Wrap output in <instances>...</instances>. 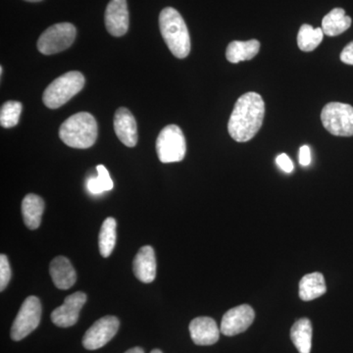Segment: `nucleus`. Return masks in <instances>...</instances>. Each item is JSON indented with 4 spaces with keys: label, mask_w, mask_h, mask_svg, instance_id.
<instances>
[{
    "label": "nucleus",
    "mask_w": 353,
    "mask_h": 353,
    "mask_svg": "<svg viewBox=\"0 0 353 353\" xmlns=\"http://www.w3.org/2000/svg\"><path fill=\"white\" fill-rule=\"evenodd\" d=\"M265 103L261 95L246 92L234 104L228 123V132L234 141L246 143L256 136L263 124Z\"/></svg>",
    "instance_id": "nucleus-1"
},
{
    "label": "nucleus",
    "mask_w": 353,
    "mask_h": 353,
    "mask_svg": "<svg viewBox=\"0 0 353 353\" xmlns=\"http://www.w3.org/2000/svg\"><path fill=\"white\" fill-rule=\"evenodd\" d=\"M159 27L172 54L180 59L187 57L190 52V37L182 15L176 9L166 7L160 13Z\"/></svg>",
    "instance_id": "nucleus-2"
},
{
    "label": "nucleus",
    "mask_w": 353,
    "mask_h": 353,
    "mask_svg": "<svg viewBox=\"0 0 353 353\" xmlns=\"http://www.w3.org/2000/svg\"><path fill=\"white\" fill-rule=\"evenodd\" d=\"M99 134L97 120L92 114L77 113L65 121L59 130V137L65 145L85 150L94 145Z\"/></svg>",
    "instance_id": "nucleus-3"
},
{
    "label": "nucleus",
    "mask_w": 353,
    "mask_h": 353,
    "mask_svg": "<svg viewBox=\"0 0 353 353\" xmlns=\"http://www.w3.org/2000/svg\"><path fill=\"white\" fill-rule=\"evenodd\" d=\"M85 77L77 71L68 72L58 77L46 88L43 95V103L46 108L57 109L61 108L83 90Z\"/></svg>",
    "instance_id": "nucleus-4"
},
{
    "label": "nucleus",
    "mask_w": 353,
    "mask_h": 353,
    "mask_svg": "<svg viewBox=\"0 0 353 353\" xmlns=\"http://www.w3.org/2000/svg\"><path fill=\"white\" fill-rule=\"evenodd\" d=\"M157 152L162 163L182 161L187 152V143L180 127L168 125L160 132L157 139Z\"/></svg>",
    "instance_id": "nucleus-5"
},
{
    "label": "nucleus",
    "mask_w": 353,
    "mask_h": 353,
    "mask_svg": "<svg viewBox=\"0 0 353 353\" xmlns=\"http://www.w3.org/2000/svg\"><path fill=\"white\" fill-rule=\"evenodd\" d=\"M325 129L338 137L353 136V108L341 102H330L321 112Z\"/></svg>",
    "instance_id": "nucleus-6"
},
{
    "label": "nucleus",
    "mask_w": 353,
    "mask_h": 353,
    "mask_svg": "<svg viewBox=\"0 0 353 353\" xmlns=\"http://www.w3.org/2000/svg\"><path fill=\"white\" fill-rule=\"evenodd\" d=\"M76 34L75 26L71 23H59L51 26L39 37L38 50L44 55L61 52L73 44Z\"/></svg>",
    "instance_id": "nucleus-7"
},
{
    "label": "nucleus",
    "mask_w": 353,
    "mask_h": 353,
    "mask_svg": "<svg viewBox=\"0 0 353 353\" xmlns=\"http://www.w3.org/2000/svg\"><path fill=\"white\" fill-rule=\"evenodd\" d=\"M41 311L43 309L38 297H27L14 320L11 328V339L15 341H22L38 328L41 323Z\"/></svg>",
    "instance_id": "nucleus-8"
},
{
    "label": "nucleus",
    "mask_w": 353,
    "mask_h": 353,
    "mask_svg": "<svg viewBox=\"0 0 353 353\" xmlns=\"http://www.w3.org/2000/svg\"><path fill=\"white\" fill-rule=\"evenodd\" d=\"M119 326V320L115 316L101 318L85 332L83 338V347L88 350L103 347L117 334Z\"/></svg>",
    "instance_id": "nucleus-9"
},
{
    "label": "nucleus",
    "mask_w": 353,
    "mask_h": 353,
    "mask_svg": "<svg viewBox=\"0 0 353 353\" xmlns=\"http://www.w3.org/2000/svg\"><path fill=\"white\" fill-rule=\"evenodd\" d=\"M254 317V310L248 304L230 309L223 316L220 327L221 333L227 336L243 333L252 326Z\"/></svg>",
    "instance_id": "nucleus-10"
},
{
    "label": "nucleus",
    "mask_w": 353,
    "mask_h": 353,
    "mask_svg": "<svg viewBox=\"0 0 353 353\" xmlns=\"http://www.w3.org/2000/svg\"><path fill=\"white\" fill-rule=\"evenodd\" d=\"M87 303V296L82 292H77L65 299L61 306L51 313V321L60 328L74 326L79 320L81 310Z\"/></svg>",
    "instance_id": "nucleus-11"
},
{
    "label": "nucleus",
    "mask_w": 353,
    "mask_h": 353,
    "mask_svg": "<svg viewBox=\"0 0 353 353\" xmlns=\"http://www.w3.org/2000/svg\"><path fill=\"white\" fill-rule=\"evenodd\" d=\"M105 27L109 34L122 37L129 29L127 0H111L105 11Z\"/></svg>",
    "instance_id": "nucleus-12"
},
{
    "label": "nucleus",
    "mask_w": 353,
    "mask_h": 353,
    "mask_svg": "<svg viewBox=\"0 0 353 353\" xmlns=\"http://www.w3.org/2000/svg\"><path fill=\"white\" fill-rule=\"evenodd\" d=\"M114 130L118 139L128 148H134L138 143V127L129 109L121 108L116 111Z\"/></svg>",
    "instance_id": "nucleus-13"
},
{
    "label": "nucleus",
    "mask_w": 353,
    "mask_h": 353,
    "mask_svg": "<svg viewBox=\"0 0 353 353\" xmlns=\"http://www.w3.org/2000/svg\"><path fill=\"white\" fill-rule=\"evenodd\" d=\"M190 334L197 345H212L219 341L220 329L210 317H197L190 324Z\"/></svg>",
    "instance_id": "nucleus-14"
},
{
    "label": "nucleus",
    "mask_w": 353,
    "mask_h": 353,
    "mask_svg": "<svg viewBox=\"0 0 353 353\" xmlns=\"http://www.w3.org/2000/svg\"><path fill=\"white\" fill-rule=\"evenodd\" d=\"M134 276L141 283L150 284L157 277V259L154 250L150 245L143 246L132 262Z\"/></svg>",
    "instance_id": "nucleus-15"
},
{
    "label": "nucleus",
    "mask_w": 353,
    "mask_h": 353,
    "mask_svg": "<svg viewBox=\"0 0 353 353\" xmlns=\"http://www.w3.org/2000/svg\"><path fill=\"white\" fill-rule=\"evenodd\" d=\"M50 273L55 287L59 290H69L75 285L77 276L73 265L68 259L57 256L51 261Z\"/></svg>",
    "instance_id": "nucleus-16"
},
{
    "label": "nucleus",
    "mask_w": 353,
    "mask_h": 353,
    "mask_svg": "<svg viewBox=\"0 0 353 353\" xmlns=\"http://www.w3.org/2000/svg\"><path fill=\"white\" fill-rule=\"evenodd\" d=\"M327 292L326 282L321 273L307 274L299 282V294L301 301H314L318 297L324 296Z\"/></svg>",
    "instance_id": "nucleus-17"
},
{
    "label": "nucleus",
    "mask_w": 353,
    "mask_h": 353,
    "mask_svg": "<svg viewBox=\"0 0 353 353\" xmlns=\"http://www.w3.org/2000/svg\"><path fill=\"white\" fill-rule=\"evenodd\" d=\"M44 211V201L41 196L30 194L22 201V214L25 225L30 230H37L41 226Z\"/></svg>",
    "instance_id": "nucleus-18"
},
{
    "label": "nucleus",
    "mask_w": 353,
    "mask_h": 353,
    "mask_svg": "<svg viewBox=\"0 0 353 353\" xmlns=\"http://www.w3.org/2000/svg\"><path fill=\"white\" fill-rule=\"evenodd\" d=\"M259 50L260 43L256 39H250L248 41H232L227 48V60L234 64L248 61L256 57Z\"/></svg>",
    "instance_id": "nucleus-19"
},
{
    "label": "nucleus",
    "mask_w": 353,
    "mask_h": 353,
    "mask_svg": "<svg viewBox=\"0 0 353 353\" xmlns=\"http://www.w3.org/2000/svg\"><path fill=\"white\" fill-rule=\"evenodd\" d=\"M290 340L299 353H310L312 347V324L307 318H301L290 329Z\"/></svg>",
    "instance_id": "nucleus-20"
},
{
    "label": "nucleus",
    "mask_w": 353,
    "mask_h": 353,
    "mask_svg": "<svg viewBox=\"0 0 353 353\" xmlns=\"http://www.w3.org/2000/svg\"><path fill=\"white\" fill-rule=\"evenodd\" d=\"M352 20L343 8H334L322 21V30L328 37H336L350 29Z\"/></svg>",
    "instance_id": "nucleus-21"
},
{
    "label": "nucleus",
    "mask_w": 353,
    "mask_h": 353,
    "mask_svg": "<svg viewBox=\"0 0 353 353\" xmlns=\"http://www.w3.org/2000/svg\"><path fill=\"white\" fill-rule=\"evenodd\" d=\"M324 32L321 28L314 29L312 26L304 24L297 34V46L304 52L313 51L322 43Z\"/></svg>",
    "instance_id": "nucleus-22"
},
{
    "label": "nucleus",
    "mask_w": 353,
    "mask_h": 353,
    "mask_svg": "<svg viewBox=\"0 0 353 353\" xmlns=\"http://www.w3.org/2000/svg\"><path fill=\"white\" fill-rule=\"evenodd\" d=\"M116 227H117V223L114 218H106L99 232V252L105 259L110 256L115 248Z\"/></svg>",
    "instance_id": "nucleus-23"
},
{
    "label": "nucleus",
    "mask_w": 353,
    "mask_h": 353,
    "mask_svg": "<svg viewBox=\"0 0 353 353\" xmlns=\"http://www.w3.org/2000/svg\"><path fill=\"white\" fill-rule=\"evenodd\" d=\"M22 104L19 101H7L2 105L0 110V124L3 128L15 127L19 123Z\"/></svg>",
    "instance_id": "nucleus-24"
},
{
    "label": "nucleus",
    "mask_w": 353,
    "mask_h": 353,
    "mask_svg": "<svg viewBox=\"0 0 353 353\" xmlns=\"http://www.w3.org/2000/svg\"><path fill=\"white\" fill-rule=\"evenodd\" d=\"M11 269L6 254L0 255V290L3 292L10 282Z\"/></svg>",
    "instance_id": "nucleus-25"
},
{
    "label": "nucleus",
    "mask_w": 353,
    "mask_h": 353,
    "mask_svg": "<svg viewBox=\"0 0 353 353\" xmlns=\"http://www.w3.org/2000/svg\"><path fill=\"white\" fill-rule=\"evenodd\" d=\"M97 173H99V176H97V180H99V183H101L102 190L104 192H108V190H111L113 189L114 183L112 179H111L110 175H109V172L103 165H99L97 167Z\"/></svg>",
    "instance_id": "nucleus-26"
},
{
    "label": "nucleus",
    "mask_w": 353,
    "mask_h": 353,
    "mask_svg": "<svg viewBox=\"0 0 353 353\" xmlns=\"http://www.w3.org/2000/svg\"><path fill=\"white\" fill-rule=\"evenodd\" d=\"M276 162H277L278 166L285 173H292L294 171V163H292V160L285 153L279 155Z\"/></svg>",
    "instance_id": "nucleus-27"
},
{
    "label": "nucleus",
    "mask_w": 353,
    "mask_h": 353,
    "mask_svg": "<svg viewBox=\"0 0 353 353\" xmlns=\"http://www.w3.org/2000/svg\"><path fill=\"white\" fill-rule=\"evenodd\" d=\"M299 163L304 167L311 163V150L308 145L301 146L299 150Z\"/></svg>",
    "instance_id": "nucleus-28"
},
{
    "label": "nucleus",
    "mask_w": 353,
    "mask_h": 353,
    "mask_svg": "<svg viewBox=\"0 0 353 353\" xmlns=\"http://www.w3.org/2000/svg\"><path fill=\"white\" fill-rule=\"evenodd\" d=\"M341 60L345 64L353 65V41L348 43L341 51Z\"/></svg>",
    "instance_id": "nucleus-29"
},
{
    "label": "nucleus",
    "mask_w": 353,
    "mask_h": 353,
    "mask_svg": "<svg viewBox=\"0 0 353 353\" xmlns=\"http://www.w3.org/2000/svg\"><path fill=\"white\" fill-rule=\"evenodd\" d=\"M88 190L92 194H101L104 192L97 176L95 178H90L88 181Z\"/></svg>",
    "instance_id": "nucleus-30"
},
{
    "label": "nucleus",
    "mask_w": 353,
    "mask_h": 353,
    "mask_svg": "<svg viewBox=\"0 0 353 353\" xmlns=\"http://www.w3.org/2000/svg\"><path fill=\"white\" fill-rule=\"evenodd\" d=\"M125 353H145V350L139 347H132L131 350H127Z\"/></svg>",
    "instance_id": "nucleus-31"
},
{
    "label": "nucleus",
    "mask_w": 353,
    "mask_h": 353,
    "mask_svg": "<svg viewBox=\"0 0 353 353\" xmlns=\"http://www.w3.org/2000/svg\"><path fill=\"white\" fill-rule=\"evenodd\" d=\"M150 353H163L160 350H153L152 352Z\"/></svg>",
    "instance_id": "nucleus-32"
},
{
    "label": "nucleus",
    "mask_w": 353,
    "mask_h": 353,
    "mask_svg": "<svg viewBox=\"0 0 353 353\" xmlns=\"http://www.w3.org/2000/svg\"><path fill=\"white\" fill-rule=\"evenodd\" d=\"M26 1H29V2H39V1H41V0H26Z\"/></svg>",
    "instance_id": "nucleus-33"
}]
</instances>
